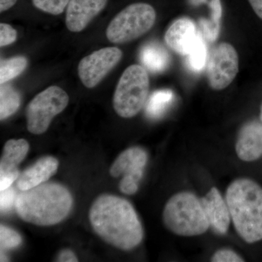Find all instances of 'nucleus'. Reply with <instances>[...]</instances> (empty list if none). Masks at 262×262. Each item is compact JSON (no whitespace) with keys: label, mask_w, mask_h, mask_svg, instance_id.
I'll return each instance as SVG.
<instances>
[{"label":"nucleus","mask_w":262,"mask_h":262,"mask_svg":"<svg viewBox=\"0 0 262 262\" xmlns=\"http://www.w3.org/2000/svg\"><path fill=\"white\" fill-rule=\"evenodd\" d=\"M89 220L103 241L122 251L134 249L144 239V228L135 208L120 196H98L90 208Z\"/></svg>","instance_id":"1"},{"label":"nucleus","mask_w":262,"mask_h":262,"mask_svg":"<svg viewBox=\"0 0 262 262\" xmlns=\"http://www.w3.org/2000/svg\"><path fill=\"white\" fill-rule=\"evenodd\" d=\"M73 198L68 189L58 183H43L17 195L15 208L24 222L48 227L56 225L70 215Z\"/></svg>","instance_id":"2"},{"label":"nucleus","mask_w":262,"mask_h":262,"mask_svg":"<svg viewBox=\"0 0 262 262\" xmlns=\"http://www.w3.org/2000/svg\"><path fill=\"white\" fill-rule=\"evenodd\" d=\"M225 201L236 232L245 242L262 241V187L247 178L235 179L227 187Z\"/></svg>","instance_id":"3"},{"label":"nucleus","mask_w":262,"mask_h":262,"mask_svg":"<svg viewBox=\"0 0 262 262\" xmlns=\"http://www.w3.org/2000/svg\"><path fill=\"white\" fill-rule=\"evenodd\" d=\"M163 221L170 232L184 237L201 235L210 227L201 199L187 191L168 200L164 207Z\"/></svg>","instance_id":"4"},{"label":"nucleus","mask_w":262,"mask_h":262,"mask_svg":"<svg viewBox=\"0 0 262 262\" xmlns=\"http://www.w3.org/2000/svg\"><path fill=\"white\" fill-rule=\"evenodd\" d=\"M149 91L145 68L133 64L124 71L113 96V107L122 118L135 117L144 107Z\"/></svg>","instance_id":"5"},{"label":"nucleus","mask_w":262,"mask_h":262,"mask_svg":"<svg viewBox=\"0 0 262 262\" xmlns=\"http://www.w3.org/2000/svg\"><path fill=\"white\" fill-rule=\"evenodd\" d=\"M156 20V12L146 3L128 5L111 20L106 29V37L115 44L135 40L149 32Z\"/></svg>","instance_id":"6"},{"label":"nucleus","mask_w":262,"mask_h":262,"mask_svg":"<svg viewBox=\"0 0 262 262\" xmlns=\"http://www.w3.org/2000/svg\"><path fill=\"white\" fill-rule=\"evenodd\" d=\"M70 98L58 86H51L34 96L26 110L27 129L40 135L47 131L52 120L67 108Z\"/></svg>","instance_id":"7"},{"label":"nucleus","mask_w":262,"mask_h":262,"mask_svg":"<svg viewBox=\"0 0 262 262\" xmlns=\"http://www.w3.org/2000/svg\"><path fill=\"white\" fill-rule=\"evenodd\" d=\"M147 161V152L140 146H132L119 155L110 173L114 178L123 175L119 184L122 193L132 195L137 192Z\"/></svg>","instance_id":"8"},{"label":"nucleus","mask_w":262,"mask_h":262,"mask_svg":"<svg viewBox=\"0 0 262 262\" xmlns=\"http://www.w3.org/2000/svg\"><path fill=\"white\" fill-rule=\"evenodd\" d=\"M238 71V55L232 45L222 42L213 48L207 61V77L212 89H227Z\"/></svg>","instance_id":"9"},{"label":"nucleus","mask_w":262,"mask_h":262,"mask_svg":"<svg viewBox=\"0 0 262 262\" xmlns=\"http://www.w3.org/2000/svg\"><path fill=\"white\" fill-rule=\"evenodd\" d=\"M122 57L121 50L117 47L101 48L93 52L79 63L78 75L81 82L88 89L96 87L120 61Z\"/></svg>","instance_id":"10"},{"label":"nucleus","mask_w":262,"mask_h":262,"mask_svg":"<svg viewBox=\"0 0 262 262\" xmlns=\"http://www.w3.org/2000/svg\"><path fill=\"white\" fill-rule=\"evenodd\" d=\"M29 149L25 139H10L5 143L0 160V191L11 187L18 178V165L25 159Z\"/></svg>","instance_id":"11"},{"label":"nucleus","mask_w":262,"mask_h":262,"mask_svg":"<svg viewBox=\"0 0 262 262\" xmlns=\"http://www.w3.org/2000/svg\"><path fill=\"white\" fill-rule=\"evenodd\" d=\"M108 0H70L66 26L72 32H80L107 4Z\"/></svg>","instance_id":"12"},{"label":"nucleus","mask_w":262,"mask_h":262,"mask_svg":"<svg viewBox=\"0 0 262 262\" xmlns=\"http://www.w3.org/2000/svg\"><path fill=\"white\" fill-rule=\"evenodd\" d=\"M202 206L210 227L220 234L227 233L231 215L227 202L216 187H212L206 195L201 198Z\"/></svg>","instance_id":"13"},{"label":"nucleus","mask_w":262,"mask_h":262,"mask_svg":"<svg viewBox=\"0 0 262 262\" xmlns=\"http://www.w3.org/2000/svg\"><path fill=\"white\" fill-rule=\"evenodd\" d=\"M239 159L253 162L262 156V122H248L241 127L235 143Z\"/></svg>","instance_id":"14"},{"label":"nucleus","mask_w":262,"mask_h":262,"mask_svg":"<svg viewBox=\"0 0 262 262\" xmlns=\"http://www.w3.org/2000/svg\"><path fill=\"white\" fill-rule=\"evenodd\" d=\"M198 33L191 19L179 18L165 32V43L177 54L187 56L195 42Z\"/></svg>","instance_id":"15"},{"label":"nucleus","mask_w":262,"mask_h":262,"mask_svg":"<svg viewBox=\"0 0 262 262\" xmlns=\"http://www.w3.org/2000/svg\"><path fill=\"white\" fill-rule=\"evenodd\" d=\"M59 162L54 157L45 156L20 174L18 187L20 191L28 190L47 182L58 170Z\"/></svg>","instance_id":"16"},{"label":"nucleus","mask_w":262,"mask_h":262,"mask_svg":"<svg viewBox=\"0 0 262 262\" xmlns=\"http://www.w3.org/2000/svg\"><path fill=\"white\" fill-rule=\"evenodd\" d=\"M140 58L143 65L151 72H163L170 62L168 51L158 43L146 45L141 49Z\"/></svg>","instance_id":"17"},{"label":"nucleus","mask_w":262,"mask_h":262,"mask_svg":"<svg viewBox=\"0 0 262 262\" xmlns=\"http://www.w3.org/2000/svg\"><path fill=\"white\" fill-rule=\"evenodd\" d=\"M20 95L9 84H1L0 88V120L12 116L20 107Z\"/></svg>","instance_id":"18"},{"label":"nucleus","mask_w":262,"mask_h":262,"mask_svg":"<svg viewBox=\"0 0 262 262\" xmlns=\"http://www.w3.org/2000/svg\"><path fill=\"white\" fill-rule=\"evenodd\" d=\"M174 94L170 90H160L153 93L146 104V115L150 118H158L173 101Z\"/></svg>","instance_id":"19"},{"label":"nucleus","mask_w":262,"mask_h":262,"mask_svg":"<svg viewBox=\"0 0 262 262\" xmlns=\"http://www.w3.org/2000/svg\"><path fill=\"white\" fill-rule=\"evenodd\" d=\"M210 7L211 9V17L210 20L203 18L200 24L203 34L210 42H213L218 37L220 31V20L222 18V7L220 0H211Z\"/></svg>","instance_id":"20"},{"label":"nucleus","mask_w":262,"mask_h":262,"mask_svg":"<svg viewBox=\"0 0 262 262\" xmlns=\"http://www.w3.org/2000/svg\"><path fill=\"white\" fill-rule=\"evenodd\" d=\"M28 65L25 56H18L1 61L0 65V84H4L23 73Z\"/></svg>","instance_id":"21"},{"label":"nucleus","mask_w":262,"mask_h":262,"mask_svg":"<svg viewBox=\"0 0 262 262\" xmlns=\"http://www.w3.org/2000/svg\"><path fill=\"white\" fill-rule=\"evenodd\" d=\"M208 52L206 42L201 33H198L194 46L187 56V64L194 72H200L206 67Z\"/></svg>","instance_id":"22"},{"label":"nucleus","mask_w":262,"mask_h":262,"mask_svg":"<svg viewBox=\"0 0 262 262\" xmlns=\"http://www.w3.org/2000/svg\"><path fill=\"white\" fill-rule=\"evenodd\" d=\"M22 244V237L18 232L6 226H0V246L2 249H13Z\"/></svg>","instance_id":"23"},{"label":"nucleus","mask_w":262,"mask_h":262,"mask_svg":"<svg viewBox=\"0 0 262 262\" xmlns=\"http://www.w3.org/2000/svg\"><path fill=\"white\" fill-rule=\"evenodd\" d=\"M38 9L52 15H59L64 11L70 0H32Z\"/></svg>","instance_id":"24"},{"label":"nucleus","mask_w":262,"mask_h":262,"mask_svg":"<svg viewBox=\"0 0 262 262\" xmlns=\"http://www.w3.org/2000/svg\"><path fill=\"white\" fill-rule=\"evenodd\" d=\"M213 262H242L245 261L244 258L229 248H222L213 253L211 258Z\"/></svg>","instance_id":"25"},{"label":"nucleus","mask_w":262,"mask_h":262,"mask_svg":"<svg viewBox=\"0 0 262 262\" xmlns=\"http://www.w3.org/2000/svg\"><path fill=\"white\" fill-rule=\"evenodd\" d=\"M17 32L9 24H0V46H9L15 42Z\"/></svg>","instance_id":"26"},{"label":"nucleus","mask_w":262,"mask_h":262,"mask_svg":"<svg viewBox=\"0 0 262 262\" xmlns=\"http://www.w3.org/2000/svg\"><path fill=\"white\" fill-rule=\"evenodd\" d=\"M16 198L15 191L10 189V187L1 192V211L5 212L11 210L15 206Z\"/></svg>","instance_id":"27"},{"label":"nucleus","mask_w":262,"mask_h":262,"mask_svg":"<svg viewBox=\"0 0 262 262\" xmlns=\"http://www.w3.org/2000/svg\"><path fill=\"white\" fill-rule=\"evenodd\" d=\"M56 261L77 262L78 261V258L77 257L75 253L72 250L63 249L57 256Z\"/></svg>","instance_id":"28"},{"label":"nucleus","mask_w":262,"mask_h":262,"mask_svg":"<svg viewBox=\"0 0 262 262\" xmlns=\"http://www.w3.org/2000/svg\"><path fill=\"white\" fill-rule=\"evenodd\" d=\"M258 18L262 20V0H248Z\"/></svg>","instance_id":"29"},{"label":"nucleus","mask_w":262,"mask_h":262,"mask_svg":"<svg viewBox=\"0 0 262 262\" xmlns=\"http://www.w3.org/2000/svg\"><path fill=\"white\" fill-rule=\"evenodd\" d=\"M17 0H0V12L10 9L16 3Z\"/></svg>","instance_id":"30"},{"label":"nucleus","mask_w":262,"mask_h":262,"mask_svg":"<svg viewBox=\"0 0 262 262\" xmlns=\"http://www.w3.org/2000/svg\"><path fill=\"white\" fill-rule=\"evenodd\" d=\"M192 4L194 5H199L202 3H206V0H189Z\"/></svg>","instance_id":"31"},{"label":"nucleus","mask_w":262,"mask_h":262,"mask_svg":"<svg viewBox=\"0 0 262 262\" xmlns=\"http://www.w3.org/2000/svg\"><path fill=\"white\" fill-rule=\"evenodd\" d=\"M9 261V258L7 257L3 253L1 252V261Z\"/></svg>","instance_id":"32"},{"label":"nucleus","mask_w":262,"mask_h":262,"mask_svg":"<svg viewBox=\"0 0 262 262\" xmlns=\"http://www.w3.org/2000/svg\"><path fill=\"white\" fill-rule=\"evenodd\" d=\"M260 120L262 122V103L261 105V108H260Z\"/></svg>","instance_id":"33"}]
</instances>
